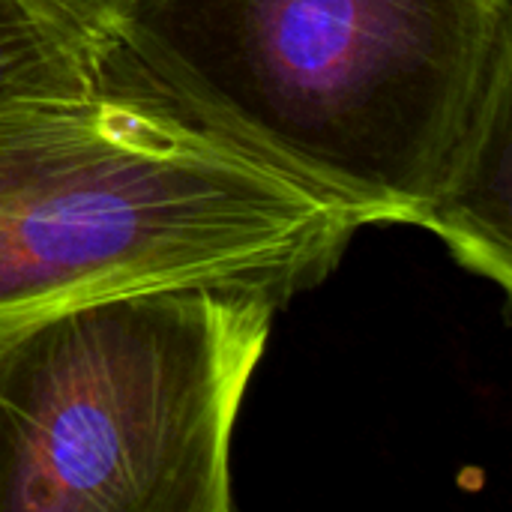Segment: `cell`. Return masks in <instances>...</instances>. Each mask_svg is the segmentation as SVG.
I'll return each mask as SVG.
<instances>
[{"label": "cell", "mask_w": 512, "mask_h": 512, "mask_svg": "<svg viewBox=\"0 0 512 512\" xmlns=\"http://www.w3.org/2000/svg\"><path fill=\"white\" fill-rule=\"evenodd\" d=\"M282 303L93 297L0 336V512H228L231 432Z\"/></svg>", "instance_id": "obj_3"}, {"label": "cell", "mask_w": 512, "mask_h": 512, "mask_svg": "<svg viewBox=\"0 0 512 512\" xmlns=\"http://www.w3.org/2000/svg\"><path fill=\"white\" fill-rule=\"evenodd\" d=\"M105 39L51 0H0V105L108 81Z\"/></svg>", "instance_id": "obj_5"}, {"label": "cell", "mask_w": 512, "mask_h": 512, "mask_svg": "<svg viewBox=\"0 0 512 512\" xmlns=\"http://www.w3.org/2000/svg\"><path fill=\"white\" fill-rule=\"evenodd\" d=\"M105 75L348 210L420 225L512 84L510 0H132Z\"/></svg>", "instance_id": "obj_1"}, {"label": "cell", "mask_w": 512, "mask_h": 512, "mask_svg": "<svg viewBox=\"0 0 512 512\" xmlns=\"http://www.w3.org/2000/svg\"><path fill=\"white\" fill-rule=\"evenodd\" d=\"M12 330H15V327H12ZM3 333H9V330H0V336H3Z\"/></svg>", "instance_id": "obj_7"}, {"label": "cell", "mask_w": 512, "mask_h": 512, "mask_svg": "<svg viewBox=\"0 0 512 512\" xmlns=\"http://www.w3.org/2000/svg\"><path fill=\"white\" fill-rule=\"evenodd\" d=\"M60 9H66L72 18H78L84 27H90L93 33H99L105 39V30L111 27V21L132 3V0H51Z\"/></svg>", "instance_id": "obj_6"}, {"label": "cell", "mask_w": 512, "mask_h": 512, "mask_svg": "<svg viewBox=\"0 0 512 512\" xmlns=\"http://www.w3.org/2000/svg\"><path fill=\"white\" fill-rule=\"evenodd\" d=\"M512 84L501 87L480 117L420 228L438 234L471 273L512 288Z\"/></svg>", "instance_id": "obj_4"}, {"label": "cell", "mask_w": 512, "mask_h": 512, "mask_svg": "<svg viewBox=\"0 0 512 512\" xmlns=\"http://www.w3.org/2000/svg\"><path fill=\"white\" fill-rule=\"evenodd\" d=\"M357 228L126 81L0 105V330L147 288L288 303L327 279Z\"/></svg>", "instance_id": "obj_2"}]
</instances>
